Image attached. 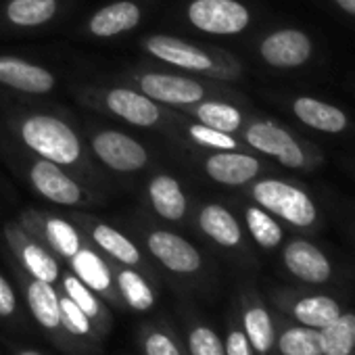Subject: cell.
Wrapping results in <instances>:
<instances>
[{
	"label": "cell",
	"instance_id": "cell-37",
	"mask_svg": "<svg viewBox=\"0 0 355 355\" xmlns=\"http://www.w3.org/2000/svg\"><path fill=\"white\" fill-rule=\"evenodd\" d=\"M224 351H226V355H253L251 353V343H249L247 334L241 332V330L230 332V336H228V340L224 345Z\"/></svg>",
	"mask_w": 355,
	"mask_h": 355
},
{
	"label": "cell",
	"instance_id": "cell-21",
	"mask_svg": "<svg viewBox=\"0 0 355 355\" xmlns=\"http://www.w3.org/2000/svg\"><path fill=\"white\" fill-rule=\"evenodd\" d=\"M324 355H351L355 349V315L340 313L334 322L324 326Z\"/></svg>",
	"mask_w": 355,
	"mask_h": 355
},
{
	"label": "cell",
	"instance_id": "cell-16",
	"mask_svg": "<svg viewBox=\"0 0 355 355\" xmlns=\"http://www.w3.org/2000/svg\"><path fill=\"white\" fill-rule=\"evenodd\" d=\"M148 197L155 211L165 220L178 222L187 214V197L182 193V187L171 175L153 178L148 184Z\"/></svg>",
	"mask_w": 355,
	"mask_h": 355
},
{
	"label": "cell",
	"instance_id": "cell-40",
	"mask_svg": "<svg viewBox=\"0 0 355 355\" xmlns=\"http://www.w3.org/2000/svg\"><path fill=\"white\" fill-rule=\"evenodd\" d=\"M21 355H38V353H34V351H24Z\"/></svg>",
	"mask_w": 355,
	"mask_h": 355
},
{
	"label": "cell",
	"instance_id": "cell-30",
	"mask_svg": "<svg viewBox=\"0 0 355 355\" xmlns=\"http://www.w3.org/2000/svg\"><path fill=\"white\" fill-rule=\"evenodd\" d=\"M21 257H24L26 268L30 270V274L36 280H42V282L53 284L59 278V266H57V261L42 247H38V245H26Z\"/></svg>",
	"mask_w": 355,
	"mask_h": 355
},
{
	"label": "cell",
	"instance_id": "cell-3",
	"mask_svg": "<svg viewBox=\"0 0 355 355\" xmlns=\"http://www.w3.org/2000/svg\"><path fill=\"white\" fill-rule=\"evenodd\" d=\"M189 21L205 34L232 36L249 26L251 15L239 0H193Z\"/></svg>",
	"mask_w": 355,
	"mask_h": 355
},
{
	"label": "cell",
	"instance_id": "cell-25",
	"mask_svg": "<svg viewBox=\"0 0 355 355\" xmlns=\"http://www.w3.org/2000/svg\"><path fill=\"white\" fill-rule=\"evenodd\" d=\"M92 239H94V243H96L101 249H105L109 255H113V257L119 259L121 263L134 266V263L140 261V253H138L136 245H132L121 232H117V230L111 228V226H105V224L96 226L94 232H92Z\"/></svg>",
	"mask_w": 355,
	"mask_h": 355
},
{
	"label": "cell",
	"instance_id": "cell-24",
	"mask_svg": "<svg viewBox=\"0 0 355 355\" xmlns=\"http://www.w3.org/2000/svg\"><path fill=\"white\" fill-rule=\"evenodd\" d=\"M278 349L282 355H324V338L315 328H291L280 336Z\"/></svg>",
	"mask_w": 355,
	"mask_h": 355
},
{
	"label": "cell",
	"instance_id": "cell-11",
	"mask_svg": "<svg viewBox=\"0 0 355 355\" xmlns=\"http://www.w3.org/2000/svg\"><path fill=\"white\" fill-rule=\"evenodd\" d=\"M0 84L30 94H44L53 90L55 78L40 65L15 57H0Z\"/></svg>",
	"mask_w": 355,
	"mask_h": 355
},
{
	"label": "cell",
	"instance_id": "cell-12",
	"mask_svg": "<svg viewBox=\"0 0 355 355\" xmlns=\"http://www.w3.org/2000/svg\"><path fill=\"white\" fill-rule=\"evenodd\" d=\"M284 263L297 278L313 284L326 282L332 274L324 253L307 241H293L284 249Z\"/></svg>",
	"mask_w": 355,
	"mask_h": 355
},
{
	"label": "cell",
	"instance_id": "cell-22",
	"mask_svg": "<svg viewBox=\"0 0 355 355\" xmlns=\"http://www.w3.org/2000/svg\"><path fill=\"white\" fill-rule=\"evenodd\" d=\"M340 315V307L330 297H307L295 305V318L309 328H324Z\"/></svg>",
	"mask_w": 355,
	"mask_h": 355
},
{
	"label": "cell",
	"instance_id": "cell-34",
	"mask_svg": "<svg viewBox=\"0 0 355 355\" xmlns=\"http://www.w3.org/2000/svg\"><path fill=\"white\" fill-rule=\"evenodd\" d=\"M191 353L193 355H226L224 343L211 328H195L191 332Z\"/></svg>",
	"mask_w": 355,
	"mask_h": 355
},
{
	"label": "cell",
	"instance_id": "cell-4",
	"mask_svg": "<svg viewBox=\"0 0 355 355\" xmlns=\"http://www.w3.org/2000/svg\"><path fill=\"white\" fill-rule=\"evenodd\" d=\"M92 148L96 157L115 171H136L148 161V153L138 140L115 130L96 134L92 140Z\"/></svg>",
	"mask_w": 355,
	"mask_h": 355
},
{
	"label": "cell",
	"instance_id": "cell-39",
	"mask_svg": "<svg viewBox=\"0 0 355 355\" xmlns=\"http://www.w3.org/2000/svg\"><path fill=\"white\" fill-rule=\"evenodd\" d=\"M334 3L349 15H355V0H334Z\"/></svg>",
	"mask_w": 355,
	"mask_h": 355
},
{
	"label": "cell",
	"instance_id": "cell-36",
	"mask_svg": "<svg viewBox=\"0 0 355 355\" xmlns=\"http://www.w3.org/2000/svg\"><path fill=\"white\" fill-rule=\"evenodd\" d=\"M144 349H146V355H180L175 343L169 336L161 334V332H153L146 338Z\"/></svg>",
	"mask_w": 355,
	"mask_h": 355
},
{
	"label": "cell",
	"instance_id": "cell-2",
	"mask_svg": "<svg viewBox=\"0 0 355 355\" xmlns=\"http://www.w3.org/2000/svg\"><path fill=\"white\" fill-rule=\"evenodd\" d=\"M253 199L268 211L280 216L295 226H311L315 222V205L301 189L280 180H261L253 187Z\"/></svg>",
	"mask_w": 355,
	"mask_h": 355
},
{
	"label": "cell",
	"instance_id": "cell-32",
	"mask_svg": "<svg viewBox=\"0 0 355 355\" xmlns=\"http://www.w3.org/2000/svg\"><path fill=\"white\" fill-rule=\"evenodd\" d=\"M63 286H65L67 297H69V299H71L88 318H94V315L98 313V303H96L94 295L88 291V286H86L80 278L67 276L65 282H63Z\"/></svg>",
	"mask_w": 355,
	"mask_h": 355
},
{
	"label": "cell",
	"instance_id": "cell-29",
	"mask_svg": "<svg viewBox=\"0 0 355 355\" xmlns=\"http://www.w3.org/2000/svg\"><path fill=\"white\" fill-rule=\"evenodd\" d=\"M119 288H121L125 301L138 311H146L155 303V297H153V291L148 288V284L142 280L140 274H136L132 270H123L119 274Z\"/></svg>",
	"mask_w": 355,
	"mask_h": 355
},
{
	"label": "cell",
	"instance_id": "cell-6",
	"mask_svg": "<svg viewBox=\"0 0 355 355\" xmlns=\"http://www.w3.org/2000/svg\"><path fill=\"white\" fill-rule=\"evenodd\" d=\"M148 249L171 272L191 274L201 268L199 251L189 241H184L182 236H178L173 232H165V230L153 232L148 236Z\"/></svg>",
	"mask_w": 355,
	"mask_h": 355
},
{
	"label": "cell",
	"instance_id": "cell-8",
	"mask_svg": "<svg viewBox=\"0 0 355 355\" xmlns=\"http://www.w3.org/2000/svg\"><path fill=\"white\" fill-rule=\"evenodd\" d=\"M261 57L274 67H299L311 57V40L299 30H280L261 42Z\"/></svg>",
	"mask_w": 355,
	"mask_h": 355
},
{
	"label": "cell",
	"instance_id": "cell-17",
	"mask_svg": "<svg viewBox=\"0 0 355 355\" xmlns=\"http://www.w3.org/2000/svg\"><path fill=\"white\" fill-rule=\"evenodd\" d=\"M293 111L305 125H311V128L322 130V132L336 134V132H343L347 128V117L340 109H336L328 103L309 98V96L297 98L293 105Z\"/></svg>",
	"mask_w": 355,
	"mask_h": 355
},
{
	"label": "cell",
	"instance_id": "cell-5",
	"mask_svg": "<svg viewBox=\"0 0 355 355\" xmlns=\"http://www.w3.org/2000/svg\"><path fill=\"white\" fill-rule=\"evenodd\" d=\"M245 138L253 148L276 157L286 167H301L305 163V155H303L301 146L295 142V138L286 130L278 128L272 121L253 123L247 130Z\"/></svg>",
	"mask_w": 355,
	"mask_h": 355
},
{
	"label": "cell",
	"instance_id": "cell-35",
	"mask_svg": "<svg viewBox=\"0 0 355 355\" xmlns=\"http://www.w3.org/2000/svg\"><path fill=\"white\" fill-rule=\"evenodd\" d=\"M59 305H61V322L69 328V332L73 334H86L90 330V318L69 299H59Z\"/></svg>",
	"mask_w": 355,
	"mask_h": 355
},
{
	"label": "cell",
	"instance_id": "cell-38",
	"mask_svg": "<svg viewBox=\"0 0 355 355\" xmlns=\"http://www.w3.org/2000/svg\"><path fill=\"white\" fill-rule=\"evenodd\" d=\"M15 311V293L9 282L0 276V315H11Z\"/></svg>",
	"mask_w": 355,
	"mask_h": 355
},
{
	"label": "cell",
	"instance_id": "cell-7",
	"mask_svg": "<svg viewBox=\"0 0 355 355\" xmlns=\"http://www.w3.org/2000/svg\"><path fill=\"white\" fill-rule=\"evenodd\" d=\"M142 92L167 105H193L203 98V86L195 80L167 73H146L140 80Z\"/></svg>",
	"mask_w": 355,
	"mask_h": 355
},
{
	"label": "cell",
	"instance_id": "cell-10",
	"mask_svg": "<svg viewBox=\"0 0 355 355\" xmlns=\"http://www.w3.org/2000/svg\"><path fill=\"white\" fill-rule=\"evenodd\" d=\"M146 51L169 63L175 67H182V69H193V71H207L211 69L214 61L207 53H203L201 49L184 42V40H178L171 36H153L146 40Z\"/></svg>",
	"mask_w": 355,
	"mask_h": 355
},
{
	"label": "cell",
	"instance_id": "cell-26",
	"mask_svg": "<svg viewBox=\"0 0 355 355\" xmlns=\"http://www.w3.org/2000/svg\"><path fill=\"white\" fill-rule=\"evenodd\" d=\"M197 117L201 119V123L216 128L220 132L232 134L241 128V111L232 105L220 103V101H209L199 105L197 109Z\"/></svg>",
	"mask_w": 355,
	"mask_h": 355
},
{
	"label": "cell",
	"instance_id": "cell-14",
	"mask_svg": "<svg viewBox=\"0 0 355 355\" xmlns=\"http://www.w3.org/2000/svg\"><path fill=\"white\" fill-rule=\"evenodd\" d=\"M107 107L128 123L148 128L159 119V107L153 98H148L144 92L128 90V88H115L107 94Z\"/></svg>",
	"mask_w": 355,
	"mask_h": 355
},
{
	"label": "cell",
	"instance_id": "cell-27",
	"mask_svg": "<svg viewBox=\"0 0 355 355\" xmlns=\"http://www.w3.org/2000/svg\"><path fill=\"white\" fill-rule=\"evenodd\" d=\"M245 334L249 338V343L259 351L266 353L272 349L274 345V326L272 320L268 315V311L263 307H251L245 313Z\"/></svg>",
	"mask_w": 355,
	"mask_h": 355
},
{
	"label": "cell",
	"instance_id": "cell-18",
	"mask_svg": "<svg viewBox=\"0 0 355 355\" xmlns=\"http://www.w3.org/2000/svg\"><path fill=\"white\" fill-rule=\"evenodd\" d=\"M199 224L207 236L222 247H236L241 243V226L234 216L222 205H207L199 216Z\"/></svg>",
	"mask_w": 355,
	"mask_h": 355
},
{
	"label": "cell",
	"instance_id": "cell-28",
	"mask_svg": "<svg viewBox=\"0 0 355 355\" xmlns=\"http://www.w3.org/2000/svg\"><path fill=\"white\" fill-rule=\"evenodd\" d=\"M247 226H249L253 239L266 249H274L282 241L280 226L276 224V220L270 218V214L263 211V207H249L247 209Z\"/></svg>",
	"mask_w": 355,
	"mask_h": 355
},
{
	"label": "cell",
	"instance_id": "cell-1",
	"mask_svg": "<svg viewBox=\"0 0 355 355\" xmlns=\"http://www.w3.org/2000/svg\"><path fill=\"white\" fill-rule=\"evenodd\" d=\"M21 138L34 153L57 165H71L82 153L76 132L53 115L28 117L21 125Z\"/></svg>",
	"mask_w": 355,
	"mask_h": 355
},
{
	"label": "cell",
	"instance_id": "cell-20",
	"mask_svg": "<svg viewBox=\"0 0 355 355\" xmlns=\"http://www.w3.org/2000/svg\"><path fill=\"white\" fill-rule=\"evenodd\" d=\"M57 13V0H11L7 17L21 28H36L51 21Z\"/></svg>",
	"mask_w": 355,
	"mask_h": 355
},
{
	"label": "cell",
	"instance_id": "cell-33",
	"mask_svg": "<svg viewBox=\"0 0 355 355\" xmlns=\"http://www.w3.org/2000/svg\"><path fill=\"white\" fill-rule=\"evenodd\" d=\"M191 136H193V140H197L203 146H211V148H220V150H234L236 148V140L230 134L220 132L216 128H209L205 123L191 125Z\"/></svg>",
	"mask_w": 355,
	"mask_h": 355
},
{
	"label": "cell",
	"instance_id": "cell-9",
	"mask_svg": "<svg viewBox=\"0 0 355 355\" xmlns=\"http://www.w3.org/2000/svg\"><path fill=\"white\" fill-rule=\"evenodd\" d=\"M30 178L36 191L57 205H78L82 201V189L78 187V182L63 173L53 161L42 159L34 163Z\"/></svg>",
	"mask_w": 355,
	"mask_h": 355
},
{
	"label": "cell",
	"instance_id": "cell-23",
	"mask_svg": "<svg viewBox=\"0 0 355 355\" xmlns=\"http://www.w3.org/2000/svg\"><path fill=\"white\" fill-rule=\"evenodd\" d=\"M71 263H73L78 278L86 286H90L94 291H107L109 288V284H111L109 268L105 266V261L96 253H92L90 249H80L71 257Z\"/></svg>",
	"mask_w": 355,
	"mask_h": 355
},
{
	"label": "cell",
	"instance_id": "cell-31",
	"mask_svg": "<svg viewBox=\"0 0 355 355\" xmlns=\"http://www.w3.org/2000/svg\"><path fill=\"white\" fill-rule=\"evenodd\" d=\"M46 234H49V241L53 243V247L61 255L73 257L80 251V236H78L76 228L69 222L59 220V218L49 220L46 222Z\"/></svg>",
	"mask_w": 355,
	"mask_h": 355
},
{
	"label": "cell",
	"instance_id": "cell-15",
	"mask_svg": "<svg viewBox=\"0 0 355 355\" xmlns=\"http://www.w3.org/2000/svg\"><path fill=\"white\" fill-rule=\"evenodd\" d=\"M138 24H140L138 5L130 3V0H119V3H113L92 15L90 32L98 38H111V36L130 32Z\"/></svg>",
	"mask_w": 355,
	"mask_h": 355
},
{
	"label": "cell",
	"instance_id": "cell-13",
	"mask_svg": "<svg viewBox=\"0 0 355 355\" xmlns=\"http://www.w3.org/2000/svg\"><path fill=\"white\" fill-rule=\"evenodd\" d=\"M211 180L226 187H241L251 182L259 171V161L243 153H218L205 163Z\"/></svg>",
	"mask_w": 355,
	"mask_h": 355
},
{
	"label": "cell",
	"instance_id": "cell-19",
	"mask_svg": "<svg viewBox=\"0 0 355 355\" xmlns=\"http://www.w3.org/2000/svg\"><path fill=\"white\" fill-rule=\"evenodd\" d=\"M28 301L34 318L44 328H57L61 324V305L55 288L49 282L34 280L28 288Z\"/></svg>",
	"mask_w": 355,
	"mask_h": 355
}]
</instances>
